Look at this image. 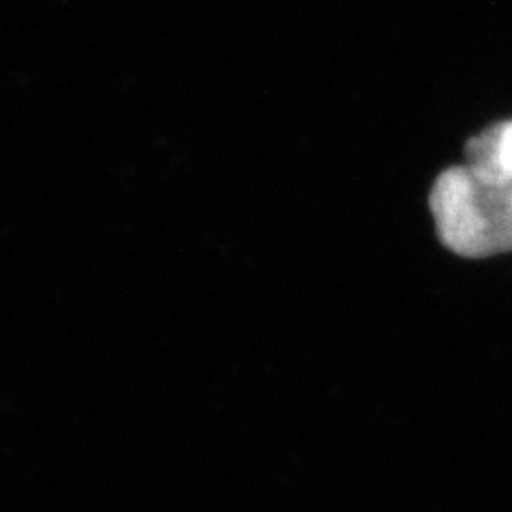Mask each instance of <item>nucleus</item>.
<instances>
[{
    "label": "nucleus",
    "mask_w": 512,
    "mask_h": 512,
    "mask_svg": "<svg viewBox=\"0 0 512 512\" xmlns=\"http://www.w3.org/2000/svg\"><path fill=\"white\" fill-rule=\"evenodd\" d=\"M434 214L442 242L478 256L512 248V184L476 169H453L436 184Z\"/></svg>",
    "instance_id": "1"
},
{
    "label": "nucleus",
    "mask_w": 512,
    "mask_h": 512,
    "mask_svg": "<svg viewBox=\"0 0 512 512\" xmlns=\"http://www.w3.org/2000/svg\"><path fill=\"white\" fill-rule=\"evenodd\" d=\"M474 169L489 178L512 184V124L502 126L495 137H491L487 152L478 156Z\"/></svg>",
    "instance_id": "2"
}]
</instances>
